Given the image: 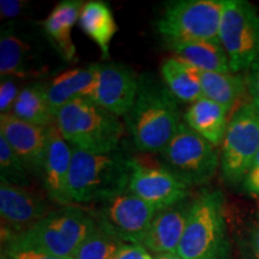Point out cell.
Segmentation results:
<instances>
[{"label": "cell", "instance_id": "6da1fadb", "mask_svg": "<svg viewBox=\"0 0 259 259\" xmlns=\"http://www.w3.org/2000/svg\"><path fill=\"white\" fill-rule=\"evenodd\" d=\"M178 103L163 82L148 73L138 77L137 96L125 125L139 151L161 153L169 143L181 124Z\"/></svg>", "mask_w": 259, "mask_h": 259}, {"label": "cell", "instance_id": "484cf974", "mask_svg": "<svg viewBox=\"0 0 259 259\" xmlns=\"http://www.w3.org/2000/svg\"><path fill=\"white\" fill-rule=\"evenodd\" d=\"M124 244L114 235L109 234L97 225L84 239L77 251L72 255L73 259H114L119 248Z\"/></svg>", "mask_w": 259, "mask_h": 259}, {"label": "cell", "instance_id": "f1b7e54d", "mask_svg": "<svg viewBox=\"0 0 259 259\" xmlns=\"http://www.w3.org/2000/svg\"><path fill=\"white\" fill-rule=\"evenodd\" d=\"M19 90L15 78L3 77L0 83V113L10 114L14 108L16 100L19 95Z\"/></svg>", "mask_w": 259, "mask_h": 259}, {"label": "cell", "instance_id": "83f0119b", "mask_svg": "<svg viewBox=\"0 0 259 259\" xmlns=\"http://www.w3.org/2000/svg\"><path fill=\"white\" fill-rule=\"evenodd\" d=\"M240 248L246 259H259V211L252 213L240 239Z\"/></svg>", "mask_w": 259, "mask_h": 259}, {"label": "cell", "instance_id": "603a6c76", "mask_svg": "<svg viewBox=\"0 0 259 259\" xmlns=\"http://www.w3.org/2000/svg\"><path fill=\"white\" fill-rule=\"evenodd\" d=\"M79 27L101 51L102 57L109 58L111 42L118 31V25L111 8L105 2L85 3L79 17Z\"/></svg>", "mask_w": 259, "mask_h": 259}, {"label": "cell", "instance_id": "4fadbf2b", "mask_svg": "<svg viewBox=\"0 0 259 259\" xmlns=\"http://www.w3.org/2000/svg\"><path fill=\"white\" fill-rule=\"evenodd\" d=\"M138 77L122 64H99L96 87L90 100L116 116H125L134 106Z\"/></svg>", "mask_w": 259, "mask_h": 259}, {"label": "cell", "instance_id": "30bf717a", "mask_svg": "<svg viewBox=\"0 0 259 259\" xmlns=\"http://www.w3.org/2000/svg\"><path fill=\"white\" fill-rule=\"evenodd\" d=\"M157 210L127 190L90 210L97 225L125 244L142 245Z\"/></svg>", "mask_w": 259, "mask_h": 259}, {"label": "cell", "instance_id": "f546056e", "mask_svg": "<svg viewBox=\"0 0 259 259\" xmlns=\"http://www.w3.org/2000/svg\"><path fill=\"white\" fill-rule=\"evenodd\" d=\"M246 82H247V92L251 97V103L259 113V59L248 70Z\"/></svg>", "mask_w": 259, "mask_h": 259}, {"label": "cell", "instance_id": "1f68e13d", "mask_svg": "<svg viewBox=\"0 0 259 259\" xmlns=\"http://www.w3.org/2000/svg\"><path fill=\"white\" fill-rule=\"evenodd\" d=\"M242 187H244L245 192L251 194V196L259 197V151L247 177L245 178L244 183H242Z\"/></svg>", "mask_w": 259, "mask_h": 259}, {"label": "cell", "instance_id": "52a82bcc", "mask_svg": "<svg viewBox=\"0 0 259 259\" xmlns=\"http://www.w3.org/2000/svg\"><path fill=\"white\" fill-rule=\"evenodd\" d=\"M160 154L163 167L187 186L209 183L221 164L216 148L185 122Z\"/></svg>", "mask_w": 259, "mask_h": 259}, {"label": "cell", "instance_id": "7402d4cb", "mask_svg": "<svg viewBox=\"0 0 259 259\" xmlns=\"http://www.w3.org/2000/svg\"><path fill=\"white\" fill-rule=\"evenodd\" d=\"M161 77L162 82L178 102L192 105L203 97L200 71L176 57L162 61Z\"/></svg>", "mask_w": 259, "mask_h": 259}, {"label": "cell", "instance_id": "44dd1931", "mask_svg": "<svg viewBox=\"0 0 259 259\" xmlns=\"http://www.w3.org/2000/svg\"><path fill=\"white\" fill-rule=\"evenodd\" d=\"M174 57L200 72H232L229 59L220 42L190 41L170 45Z\"/></svg>", "mask_w": 259, "mask_h": 259}, {"label": "cell", "instance_id": "ba28073f", "mask_svg": "<svg viewBox=\"0 0 259 259\" xmlns=\"http://www.w3.org/2000/svg\"><path fill=\"white\" fill-rule=\"evenodd\" d=\"M219 36L232 72L250 70L259 59L258 9L246 0H226Z\"/></svg>", "mask_w": 259, "mask_h": 259}, {"label": "cell", "instance_id": "8992f818", "mask_svg": "<svg viewBox=\"0 0 259 259\" xmlns=\"http://www.w3.org/2000/svg\"><path fill=\"white\" fill-rule=\"evenodd\" d=\"M225 3L226 0H178L169 3L155 25L169 46L190 41L220 42Z\"/></svg>", "mask_w": 259, "mask_h": 259}, {"label": "cell", "instance_id": "d4e9b609", "mask_svg": "<svg viewBox=\"0 0 259 259\" xmlns=\"http://www.w3.org/2000/svg\"><path fill=\"white\" fill-rule=\"evenodd\" d=\"M203 96L231 112L247 88L246 77L234 72H200Z\"/></svg>", "mask_w": 259, "mask_h": 259}, {"label": "cell", "instance_id": "ffe728a7", "mask_svg": "<svg viewBox=\"0 0 259 259\" xmlns=\"http://www.w3.org/2000/svg\"><path fill=\"white\" fill-rule=\"evenodd\" d=\"M227 114L228 112L222 106L203 96L190 105L184 114V122L218 148L226 136Z\"/></svg>", "mask_w": 259, "mask_h": 259}, {"label": "cell", "instance_id": "9c48e42d", "mask_svg": "<svg viewBox=\"0 0 259 259\" xmlns=\"http://www.w3.org/2000/svg\"><path fill=\"white\" fill-rule=\"evenodd\" d=\"M259 151V113L251 102L228 121L221 151V173L231 185L244 183Z\"/></svg>", "mask_w": 259, "mask_h": 259}, {"label": "cell", "instance_id": "ac0fdd59", "mask_svg": "<svg viewBox=\"0 0 259 259\" xmlns=\"http://www.w3.org/2000/svg\"><path fill=\"white\" fill-rule=\"evenodd\" d=\"M99 64L77 67L60 73L48 84V100L56 115L61 107L76 99H90L96 87Z\"/></svg>", "mask_w": 259, "mask_h": 259}, {"label": "cell", "instance_id": "8fae6325", "mask_svg": "<svg viewBox=\"0 0 259 259\" xmlns=\"http://www.w3.org/2000/svg\"><path fill=\"white\" fill-rule=\"evenodd\" d=\"M128 191L161 210L189 199L190 186L164 167H154L132 160Z\"/></svg>", "mask_w": 259, "mask_h": 259}, {"label": "cell", "instance_id": "5b68a950", "mask_svg": "<svg viewBox=\"0 0 259 259\" xmlns=\"http://www.w3.org/2000/svg\"><path fill=\"white\" fill-rule=\"evenodd\" d=\"M179 253L184 259H231L225 196L220 190H203L193 199Z\"/></svg>", "mask_w": 259, "mask_h": 259}, {"label": "cell", "instance_id": "5bb4252c", "mask_svg": "<svg viewBox=\"0 0 259 259\" xmlns=\"http://www.w3.org/2000/svg\"><path fill=\"white\" fill-rule=\"evenodd\" d=\"M0 136L24 162L28 170L41 176L48 143V127L32 125L15 115H0Z\"/></svg>", "mask_w": 259, "mask_h": 259}, {"label": "cell", "instance_id": "d6986e66", "mask_svg": "<svg viewBox=\"0 0 259 259\" xmlns=\"http://www.w3.org/2000/svg\"><path fill=\"white\" fill-rule=\"evenodd\" d=\"M34 50L31 44L24 40L12 25L2 29L0 35V74L11 78H27L36 76Z\"/></svg>", "mask_w": 259, "mask_h": 259}, {"label": "cell", "instance_id": "836d02e7", "mask_svg": "<svg viewBox=\"0 0 259 259\" xmlns=\"http://www.w3.org/2000/svg\"><path fill=\"white\" fill-rule=\"evenodd\" d=\"M2 259H73L35 253V252H3Z\"/></svg>", "mask_w": 259, "mask_h": 259}, {"label": "cell", "instance_id": "e0dca14e", "mask_svg": "<svg viewBox=\"0 0 259 259\" xmlns=\"http://www.w3.org/2000/svg\"><path fill=\"white\" fill-rule=\"evenodd\" d=\"M84 3L80 0H64L51 11L44 21V32L60 57L66 61L76 59L77 52L71 30L79 21Z\"/></svg>", "mask_w": 259, "mask_h": 259}, {"label": "cell", "instance_id": "e575fe53", "mask_svg": "<svg viewBox=\"0 0 259 259\" xmlns=\"http://www.w3.org/2000/svg\"><path fill=\"white\" fill-rule=\"evenodd\" d=\"M154 259H184L179 253H161L155 254Z\"/></svg>", "mask_w": 259, "mask_h": 259}, {"label": "cell", "instance_id": "3957f363", "mask_svg": "<svg viewBox=\"0 0 259 259\" xmlns=\"http://www.w3.org/2000/svg\"><path fill=\"white\" fill-rule=\"evenodd\" d=\"M132 160L118 153L93 154L72 148L69 177L71 205L100 204L128 190Z\"/></svg>", "mask_w": 259, "mask_h": 259}, {"label": "cell", "instance_id": "cb8c5ba5", "mask_svg": "<svg viewBox=\"0 0 259 259\" xmlns=\"http://www.w3.org/2000/svg\"><path fill=\"white\" fill-rule=\"evenodd\" d=\"M12 115L32 125L50 127L56 122V115L48 100V84L34 82L21 90L16 100Z\"/></svg>", "mask_w": 259, "mask_h": 259}, {"label": "cell", "instance_id": "9a60e30c", "mask_svg": "<svg viewBox=\"0 0 259 259\" xmlns=\"http://www.w3.org/2000/svg\"><path fill=\"white\" fill-rule=\"evenodd\" d=\"M72 161V147L65 141L56 125L48 127V143L42 180L52 202L61 206L71 205L69 199V177Z\"/></svg>", "mask_w": 259, "mask_h": 259}, {"label": "cell", "instance_id": "7c38bea8", "mask_svg": "<svg viewBox=\"0 0 259 259\" xmlns=\"http://www.w3.org/2000/svg\"><path fill=\"white\" fill-rule=\"evenodd\" d=\"M53 210L46 199L28 187L15 185L5 180L0 183L2 236L28 231Z\"/></svg>", "mask_w": 259, "mask_h": 259}, {"label": "cell", "instance_id": "d6a6232c", "mask_svg": "<svg viewBox=\"0 0 259 259\" xmlns=\"http://www.w3.org/2000/svg\"><path fill=\"white\" fill-rule=\"evenodd\" d=\"M27 3L22 0H2L0 2V15L2 18L10 19L17 17L27 8Z\"/></svg>", "mask_w": 259, "mask_h": 259}, {"label": "cell", "instance_id": "277c9868", "mask_svg": "<svg viewBox=\"0 0 259 259\" xmlns=\"http://www.w3.org/2000/svg\"><path fill=\"white\" fill-rule=\"evenodd\" d=\"M54 125L71 147L93 154L118 151L125 130L118 116L85 97L61 107Z\"/></svg>", "mask_w": 259, "mask_h": 259}, {"label": "cell", "instance_id": "4316f807", "mask_svg": "<svg viewBox=\"0 0 259 259\" xmlns=\"http://www.w3.org/2000/svg\"><path fill=\"white\" fill-rule=\"evenodd\" d=\"M28 170L24 162L10 147L6 139L0 136V174L2 180L19 186H27L29 183Z\"/></svg>", "mask_w": 259, "mask_h": 259}, {"label": "cell", "instance_id": "2e32d148", "mask_svg": "<svg viewBox=\"0 0 259 259\" xmlns=\"http://www.w3.org/2000/svg\"><path fill=\"white\" fill-rule=\"evenodd\" d=\"M192 203L189 198L156 211L142 246L154 254L178 253Z\"/></svg>", "mask_w": 259, "mask_h": 259}, {"label": "cell", "instance_id": "d590c367", "mask_svg": "<svg viewBox=\"0 0 259 259\" xmlns=\"http://www.w3.org/2000/svg\"><path fill=\"white\" fill-rule=\"evenodd\" d=\"M258 206H259V203H258Z\"/></svg>", "mask_w": 259, "mask_h": 259}, {"label": "cell", "instance_id": "4dcf8cb0", "mask_svg": "<svg viewBox=\"0 0 259 259\" xmlns=\"http://www.w3.org/2000/svg\"><path fill=\"white\" fill-rule=\"evenodd\" d=\"M114 259H154L144 246L135 244H122Z\"/></svg>", "mask_w": 259, "mask_h": 259}, {"label": "cell", "instance_id": "7a4b0ae2", "mask_svg": "<svg viewBox=\"0 0 259 259\" xmlns=\"http://www.w3.org/2000/svg\"><path fill=\"white\" fill-rule=\"evenodd\" d=\"M96 226L88 210L77 205L60 206L28 231L2 236L4 252H35L72 258Z\"/></svg>", "mask_w": 259, "mask_h": 259}]
</instances>
